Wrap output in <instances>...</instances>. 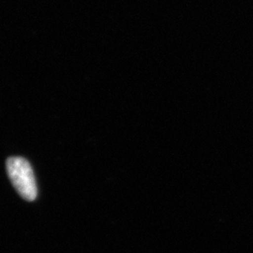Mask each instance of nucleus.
Here are the masks:
<instances>
[{"mask_svg":"<svg viewBox=\"0 0 253 253\" xmlns=\"http://www.w3.org/2000/svg\"><path fill=\"white\" fill-rule=\"evenodd\" d=\"M9 180L23 199L34 201L38 195L36 180L30 163L21 157H11L6 162Z\"/></svg>","mask_w":253,"mask_h":253,"instance_id":"nucleus-1","label":"nucleus"}]
</instances>
